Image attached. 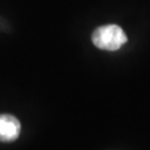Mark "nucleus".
<instances>
[{"mask_svg": "<svg viewBox=\"0 0 150 150\" xmlns=\"http://www.w3.org/2000/svg\"><path fill=\"white\" fill-rule=\"evenodd\" d=\"M92 42L98 48L115 51L127 42V36L117 25H107L97 28L93 31Z\"/></svg>", "mask_w": 150, "mask_h": 150, "instance_id": "1", "label": "nucleus"}, {"mask_svg": "<svg viewBox=\"0 0 150 150\" xmlns=\"http://www.w3.org/2000/svg\"><path fill=\"white\" fill-rule=\"evenodd\" d=\"M21 126L19 120L11 115H0V141L9 142L16 140L20 134Z\"/></svg>", "mask_w": 150, "mask_h": 150, "instance_id": "2", "label": "nucleus"}]
</instances>
